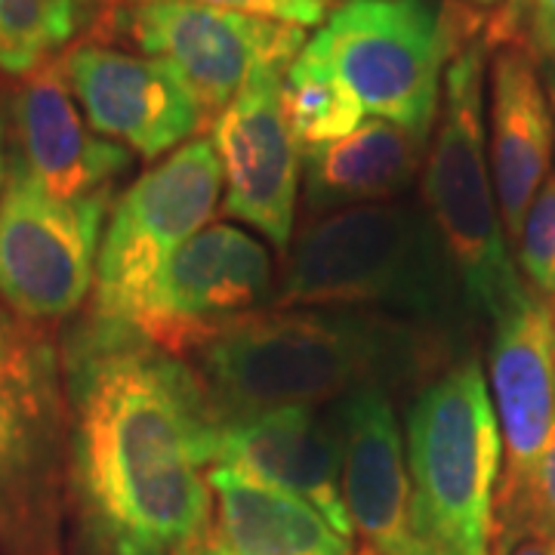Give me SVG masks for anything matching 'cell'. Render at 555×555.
<instances>
[{
    "label": "cell",
    "mask_w": 555,
    "mask_h": 555,
    "mask_svg": "<svg viewBox=\"0 0 555 555\" xmlns=\"http://www.w3.org/2000/svg\"><path fill=\"white\" fill-rule=\"evenodd\" d=\"M93 0H0V72L35 75L90 20Z\"/></svg>",
    "instance_id": "22"
},
{
    "label": "cell",
    "mask_w": 555,
    "mask_h": 555,
    "mask_svg": "<svg viewBox=\"0 0 555 555\" xmlns=\"http://www.w3.org/2000/svg\"><path fill=\"white\" fill-rule=\"evenodd\" d=\"M346 513L371 555H426L414 525L404 438L383 389L343 398L334 414Z\"/></svg>",
    "instance_id": "14"
},
{
    "label": "cell",
    "mask_w": 555,
    "mask_h": 555,
    "mask_svg": "<svg viewBox=\"0 0 555 555\" xmlns=\"http://www.w3.org/2000/svg\"><path fill=\"white\" fill-rule=\"evenodd\" d=\"M404 454L426 555H491L503 438L476 358L423 386L408 411Z\"/></svg>",
    "instance_id": "4"
},
{
    "label": "cell",
    "mask_w": 555,
    "mask_h": 555,
    "mask_svg": "<svg viewBox=\"0 0 555 555\" xmlns=\"http://www.w3.org/2000/svg\"><path fill=\"white\" fill-rule=\"evenodd\" d=\"M269 291V247L235 225H207L179 247L133 312L115 327L179 356L207 346L229 324L254 315Z\"/></svg>",
    "instance_id": "9"
},
{
    "label": "cell",
    "mask_w": 555,
    "mask_h": 555,
    "mask_svg": "<svg viewBox=\"0 0 555 555\" xmlns=\"http://www.w3.org/2000/svg\"><path fill=\"white\" fill-rule=\"evenodd\" d=\"M217 496V540L232 555H356L352 537L339 534L302 496L244 478L232 469H210Z\"/></svg>",
    "instance_id": "20"
},
{
    "label": "cell",
    "mask_w": 555,
    "mask_h": 555,
    "mask_svg": "<svg viewBox=\"0 0 555 555\" xmlns=\"http://www.w3.org/2000/svg\"><path fill=\"white\" fill-rule=\"evenodd\" d=\"M72 460L115 555H192L207 540L219 420L177 356L90 315L68 346Z\"/></svg>",
    "instance_id": "1"
},
{
    "label": "cell",
    "mask_w": 555,
    "mask_h": 555,
    "mask_svg": "<svg viewBox=\"0 0 555 555\" xmlns=\"http://www.w3.org/2000/svg\"><path fill=\"white\" fill-rule=\"evenodd\" d=\"M423 152L426 139L379 118L364 120L337 142L302 149L309 210L339 214L396 198L416 182Z\"/></svg>",
    "instance_id": "19"
},
{
    "label": "cell",
    "mask_w": 555,
    "mask_h": 555,
    "mask_svg": "<svg viewBox=\"0 0 555 555\" xmlns=\"http://www.w3.org/2000/svg\"><path fill=\"white\" fill-rule=\"evenodd\" d=\"M60 454L56 352L40 331L0 312V521L50 488Z\"/></svg>",
    "instance_id": "13"
},
{
    "label": "cell",
    "mask_w": 555,
    "mask_h": 555,
    "mask_svg": "<svg viewBox=\"0 0 555 555\" xmlns=\"http://www.w3.org/2000/svg\"><path fill=\"white\" fill-rule=\"evenodd\" d=\"M108 198H53L7 158L0 195V297L20 315L62 318L87 299L96 281Z\"/></svg>",
    "instance_id": "8"
},
{
    "label": "cell",
    "mask_w": 555,
    "mask_h": 555,
    "mask_svg": "<svg viewBox=\"0 0 555 555\" xmlns=\"http://www.w3.org/2000/svg\"><path fill=\"white\" fill-rule=\"evenodd\" d=\"M145 3V0H133ZM173 3H198V7H217V10H235L247 16H262V20L297 25V28H312L324 22L327 0H173Z\"/></svg>",
    "instance_id": "25"
},
{
    "label": "cell",
    "mask_w": 555,
    "mask_h": 555,
    "mask_svg": "<svg viewBox=\"0 0 555 555\" xmlns=\"http://www.w3.org/2000/svg\"><path fill=\"white\" fill-rule=\"evenodd\" d=\"M463 297L429 210L364 204L318 219L294 244L281 309H352L441 327Z\"/></svg>",
    "instance_id": "3"
},
{
    "label": "cell",
    "mask_w": 555,
    "mask_h": 555,
    "mask_svg": "<svg viewBox=\"0 0 555 555\" xmlns=\"http://www.w3.org/2000/svg\"><path fill=\"white\" fill-rule=\"evenodd\" d=\"M444 358L438 327L352 309L254 312L201 346L219 426L278 408H312L361 389H398Z\"/></svg>",
    "instance_id": "2"
},
{
    "label": "cell",
    "mask_w": 555,
    "mask_h": 555,
    "mask_svg": "<svg viewBox=\"0 0 555 555\" xmlns=\"http://www.w3.org/2000/svg\"><path fill=\"white\" fill-rule=\"evenodd\" d=\"M306 50L334 68L364 115L429 139L460 38L433 0H346Z\"/></svg>",
    "instance_id": "6"
},
{
    "label": "cell",
    "mask_w": 555,
    "mask_h": 555,
    "mask_svg": "<svg viewBox=\"0 0 555 555\" xmlns=\"http://www.w3.org/2000/svg\"><path fill=\"white\" fill-rule=\"evenodd\" d=\"M555 120L537 60L518 43L500 47L491 75V173L506 238H518L537 189L550 177Z\"/></svg>",
    "instance_id": "18"
},
{
    "label": "cell",
    "mask_w": 555,
    "mask_h": 555,
    "mask_svg": "<svg viewBox=\"0 0 555 555\" xmlns=\"http://www.w3.org/2000/svg\"><path fill=\"white\" fill-rule=\"evenodd\" d=\"M284 72H259L210 120L217 149L225 214L254 225L259 235L284 250L294 235L302 145L281 102Z\"/></svg>",
    "instance_id": "11"
},
{
    "label": "cell",
    "mask_w": 555,
    "mask_h": 555,
    "mask_svg": "<svg viewBox=\"0 0 555 555\" xmlns=\"http://www.w3.org/2000/svg\"><path fill=\"white\" fill-rule=\"evenodd\" d=\"M214 466L302 496L339 534L356 537L343 496L337 429L312 408H278L222 423Z\"/></svg>",
    "instance_id": "16"
},
{
    "label": "cell",
    "mask_w": 555,
    "mask_h": 555,
    "mask_svg": "<svg viewBox=\"0 0 555 555\" xmlns=\"http://www.w3.org/2000/svg\"><path fill=\"white\" fill-rule=\"evenodd\" d=\"M518 266L537 299L555 302V170L537 189L518 229Z\"/></svg>",
    "instance_id": "23"
},
{
    "label": "cell",
    "mask_w": 555,
    "mask_h": 555,
    "mask_svg": "<svg viewBox=\"0 0 555 555\" xmlns=\"http://www.w3.org/2000/svg\"><path fill=\"white\" fill-rule=\"evenodd\" d=\"M469 3H476V7H496L500 0H469Z\"/></svg>",
    "instance_id": "32"
},
{
    "label": "cell",
    "mask_w": 555,
    "mask_h": 555,
    "mask_svg": "<svg viewBox=\"0 0 555 555\" xmlns=\"http://www.w3.org/2000/svg\"><path fill=\"white\" fill-rule=\"evenodd\" d=\"M491 392L506 454L500 485H521L555 420V309L534 294L494 321Z\"/></svg>",
    "instance_id": "17"
},
{
    "label": "cell",
    "mask_w": 555,
    "mask_h": 555,
    "mask_svg": "<svg viewBox=\"0 0 555 555\" xmlns=\"http://www.w3.org/2000/svg\"><path fill=\"white\" fill-rule=\"evenodd\" d=\"M281 102L302 149L337 142L364 124L356 93L306 47L281 78Z\"/></svg>",
    "instance_id": "21"
},
{
    "label": "cell",
    "mask_w": 555,
    "mask_h": 555,
    "mask_svg": "<svg viewBox=\"0 0 555 555\" xmlns=\"http://www.w3.org/2000/svg\"><path fill=\"white\" fill-rule=\"evenodd\" d=\"M491 555H555V534L516 491L496 488Z\"/></svg>",
    "instance_id": "24"
},
{
    "label": "cell",
    "mask_w": 555,
    "mask_h": 555,
    "mask_svg": "<svg viewBox=\"0 0 555 555\" xmlns=\"http://www.w3.org/2000/svg\"><path fill=\"white\" fill-rule=\"evenodd\" d=\"M192 555H232V553H229L225 546H219L214 537H207V540H204V543H201L198 550H195Z\"/></svg>",
    "instance_id": "29"
},
{
    "label": "cell",
    "mask_w": 555,
    "mask_h": 555,
    "mask_svg": "<svg viewBox=\"0 0 555 555\" xmlns=\"http://www.w3.org/2000/svg\"><path fill=\"white\" fill-rule=\"evenodd\" d=\"M222 167L210 137L189 139L124 192L96 257L93 318L120 324L179 247L207 229Z\"/></svg>",
    "instance_id": "7"
},
{
    "label": "cell",
    "mask_w": 555,
    "mask_h": 555,
    "mask_svg": "<svg viewBox=\"0 0 555 555\" xmlns=\"http://www.w3.org/2000/svg\"><path fill=\"white\" fill-rule=\"evenodd\" d=\"M438 130L423 167L426 210L454 259L463 297L500 321L531 291L506 250L485 137V47L460 43L444 72Z\"/></svg>",
    "instance_id": "5"
},
{
    "label": "cell",
    "mask_w": 555,
    "mask_h": 555,
    "mask_svg": "<svg viewBox=\"0 0 555 555\" xmlns=\"http://www.w3.org/2000/svg\"><path fill=\"white\" fill-rule=\"evenodd\" d=\"M500 488L525 496V503L531 506V513L555 534V420L528 478L521 485H516V488H509V485H500Z\"/></svg>",
    "instance_id": "26"
},
{
    "label": "cell",
    "mask_w": 555,
    "mask_h": 555,
    "mask_svg": "<svg viewBox=\"0 0 555 555\" xmlns=\"http://www.w3.org/2000/svg\"><path fill=\"white\" fill-rule=\"evenodd\" d=\"M60 65L90 130L145 160L177 152L204 124L198 100L164 60L80 43Z\"/></svg>",
    "instance_id": "12"
},
{
    "label": "cell",
    "mask_w": 555,
    "mask_h": 555,
    "mask_svg": "<svg viewBox=\"0 0 555 555\" xmlns=\"http://www.w3.org/2000/svg\"><path fill=\"white\" fill-rule=\"evenodd\" d=\"M120 20L145 56L182 78L204 120L217 118L259 72H287L309 43L297 25L173 0L133 3Z\"/></svg>",
    "instance_id": "10"
},
{
    "label": "cell",
    "mask_w": 555,
    "mask_h": 555,
    "mask_svg": "<svg viewBox=\"0 0 555 555\" xmlns=\"http://www.w3.org/2000/svg\"><path fill=\"white\" fill-rule=\"evenodd\" d=\"M525 7H528V0H503L496 20L491 22V40H496L500 47H506L513 40V35H516V25L521 20V13H525Z\"/></svg>",
    "instance_id": "28"
},
{
    "label": "cell",
    "mask_w": 555,
    "mask_h": 555,
    "mask_svg": "<svg viewBox=\"0 0 555 555\" xmlns=\"http://www.w3.org/2000/svg\"><path fill=\"white\" fill-rule=\"evenodd\" d=\"M3 133H7V127H3V115H0V195H3V182H7V145H3Z\"/></svg>",
    "instance_id": "30"
},
{
    "label": "cell",
    "mask_w": 555,
    "mask_h": 555,
    "mask_svg": "<svg viewBox=\"0 0 555 555\" xmlns=\"http://www.w3.org/2000/svg\"><path fill=\"white\" fill-rule=\"evenodd\" d=\"M13 155L47 195L83 201L112 195V182L130 167V152L90 130L72 96L60 62H50L13 96Z\"/></svg>",
    "instance_id": "15"
},
{
    "label": "cell",
    "mask_w": 555,
    "mask_h": 555,
    "mask_svg": "<svg viewBox=\"0 0 555 555\" xmlns=\"http://www.w3.org/2000/svg\"><path fill=\"white\" fill-rule=\"evenodd\" d=\"M543 72H546V87H550V96L555 100V60L546 62V65H543Z\"/></svg>",
    "instance_id": "31"
},
{
    "label": "cell",
    "mask_w": 555,
    "mask_h": 555,
    "mask_svg": "<svg viewBox=\"0 0 555 555\" xmlns=\"http://www.w3.org/2000/svg\"><path fill=\"white\" fill-rule=\"evenodd\" d=\"M509 43L525 47L537 65L555 60V0H528Z\"/></svg>",
    "instance_id": "27"
}]
</instances>
